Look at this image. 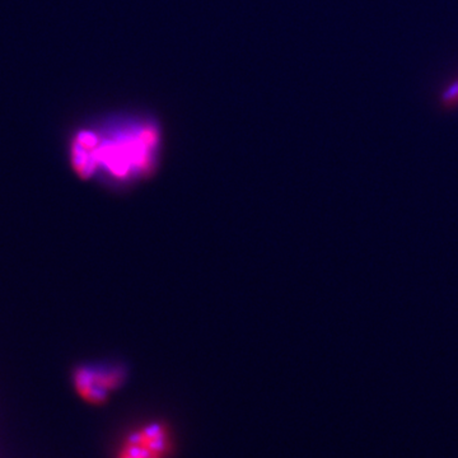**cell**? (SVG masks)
<instances>
[{
    "instance_id": "obj_1",
    "label": "cell",
    "mask_w": 458,
    "mask_h": 458,
    "mask_svg": "<svg viewBox=\"0 0 458 458\" xmlns=\"http://www.w3.org/2000/svg\"><path fill=\"white\" fill-rule=\"evenodd\" d=\"M171 451L172 439L166 425L151 423L127 435L117 458H167Z\"/></svg>"
},
{
    "instance_id": "obj_2",
    "label": "cell",
    "mask_w": 458,
    "mask_h": 458,
    "mask_svg": "<svg viewBox=\"0 0 458 458\" xmlns=\"http://www.w3.org/2000/svg\"><path fill=\"white\" fill-rule=\"evenodd\" d=\"M125 379L121 368L92 370L82 368L75 373V387L84 400L93 405H101L108 398V394L120 388Z\"/></svg>"
},
{
    "instance_id": "obj_3",
    "label": "cell",
    "mask_w": 458,
    "mask_h": 458,
    "mask_svg": "<svg viewBox=\"0 0 458 458\" xmlns=\"http://www.w3.org/2000/svg\"><path fill=\"white\" fill-rule=\"evenodd\" d=\"M75 142H78L80 145H82V147L84 148V145H83V144L90 145V147H94V145H97V143H98V140H93V139L82 138V136H78L77 140H75ZM84 149H86V148H84ZM86 152H87V149H86ZM87 155H88V153H87ZM94 168H95V166H93V164H91L90 162H87V166H86V168H84L83 173H82V177H83V179H87V177H90V176L93 173V171H94Z\"/></svg>"
}]
</instances>
